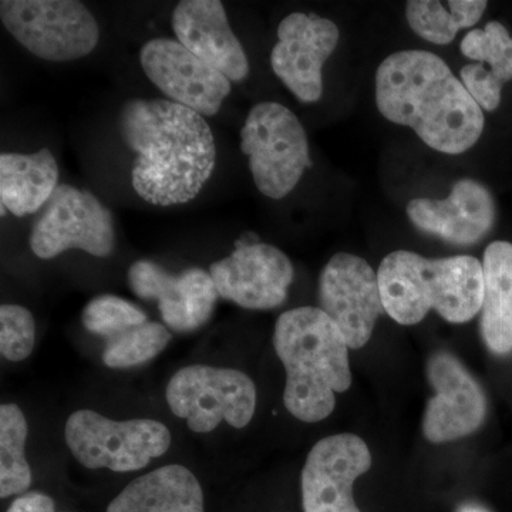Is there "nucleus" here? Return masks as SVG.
Masks as SVG:
<instances>
[{
  "mask_svg": "<svg viewBox=\"0 0 512 512\" xmlns=\"http://www.w3.org/2000/svg\"><path fill=\"white\" fill-rule=\"evenodd\" d=\"M64 439L83 467L109 468L114 473L143 470L171 446L170 430L160 421H116L87 409L67 419Z\"/></svg>",
  "mask_w": 512,
  "mask_h": 512,
  "instance_id": "obj_6",
  "label": "nucleus"
},
{
  "mask_svg": "<svg viewBox=\"0 0 512 512\" xmlns=\"http://www.w3.org/2000/svg\"><path fill=\"white\" fill-rule=\"evenodd\" d=\"M168 407L194 433H211L222 421L244 429L254 419L255 383L237 369L191 365L178 370L165 390Z\"/></svg>",
  "mask_w": 512,
  "mask_h": 512,
  "instance_id": "obj_8",
  "label": "nucleus"
},
{
  "mask_svg": "<svg viewBox=\"0 0 512 512\" xmlns=\"http://www.w3.org/2000/svg\"><path fill=\"white\" fill-rule=\"evenodd\" d=\"M84 328L93 335L111 339L134 326L148 322L138 306L114 295H100L87 303L82 315Z\"/></svg>",
  "mask_w": 512,
  "mask_h": 512,
  "instance_id": "obj_26",
  "label": "nucleus"
},
{
  "mask_svg": "<svg viewBox=\"0 0 512 512\" xmlns=\"http://www.w3.org/2000/svg\"><path fill=\"white\" fill-rule=\"evenodd\" d=\"M28 420L16 404L0 407V497L25 493L32 484V468L26 460Z\"/></svg>",
  "mask_w": 512,
  "mask_h": 512,
  "instance_id": "obj_24",
  "label": "nucleus"
},
{
  "mask_svg": "<svg viewBox=\"0 0 512 512\" xmlns=\"http://www.w3.org/2000/svg\"><path fill=\"white\" fill-rule=\"evenodd\" d=\"M384 312L403 326H413L433 309L450 323H466L481 312L483 264L470 255L424 258L394 251L377 271Z\"/></svg>",
  "mask_w": 512,
  "mask_h": 512,
  "instance_id": "obj_4",
  "label": "nucleus"
},
{
  "mask_svg": "<svg viewBox=\"0 0 512 512\" xmlns=\"http://www.w3.org/2000/svg\"><path fill=\"white\" fill-rule=\"evenodd\" d=\"M463 56L471 60L460 70V79L478 106L498 109L505 83L512 82V37L503 23L491 20L483 29H473L460 43Z\"/></svg>",
  "mask_w": 512,
  "mask_h": 512,
  "instance_id": "obj_19",
  "label": "nucleus"
},
{
  "mask_svg": "<svg viewBox=\"0 0 512 512\" xmlns=\"http://www.w3.org/2000/svg\"><path fill=\"white\" fill-rule=\"evenodd\" d=\"M119 133L136 153L131 185L147 204H187L214 174V133L204 116L188 107L167 99L128 100L120 109Z\"/></svg>",
  "mask_w": 512,
  "mask_h": 512,
  "instance_id": "obj_1",
  "label": "nucleus"
},
{
  "mask_svg": "<svg viewBox=\"0 0 512 512\" xmlns=\"http://www.w3.org/2000/svg\"><path fill=\"white\" fill-rule=\"evenodd\" d=\"M241 150L256 188L271 200L291 194L312 167L301 120L275 101H262L249 111L241 130Z\"/></svg>",
  "mask_w": 512,
  "mask_h": 512,
  "instance_id": "obj_5",
  "label": "nucleus"
},
{
  "mask_svg": "<svg viewBox=\"0 0 512 512\" xmlns=\"http://www.w3.org/2000/svg\"><path fill=\"white\" fill-rule=\"evenodd\" d=\"M372 467L365 440L343 433L319 440L306 457L301 476L303 512H362L353 484Z\"/></svg>",
  "mask_w": 512,
  "mask_h": 512,
  "instance_id": "obj_15",
  "label": "nucleus"
},
{
  "mask_svg": "<svg viewBox=\"0 0 512 512\" xmlns=\"http://www.w3.org/2000/svg\"><path fill=\"white\" fill-rule=\"evenodd\" d=\"M0 20L20 46L47 62H73L99 45V23L77 0H3Z\"/></svg>",
  "mask_w": 512,
  "mask_h": 512,
  "instance_id": "obj_7",
  "label": "nucleus"
},
{
  "mask_svg": "<svg viewBox=\"0 0 512 512\" xmlns=\"http://www.w3.org/2000/svg\"><path fill=\"white\" fill-rule=\"evenodd\" d=\"M170 330L158 322L134 326L107 340L103 362L111 369H130L150 362L171 342Z\"/></svg>",
  "mask_w": 512,
  "mask_h": 512,
  "instance_id": "obj_25",
  "label": "nucleus"
},
{
  "mask_svg": "<svg viewBox=\"0 0 512 512\" xmlns=\"http://www.w3.org/2000/svg\"><path fill=\"white\" fill-rule=\"evenodd\" d=\"M171 23L178 42L229 82L247 79V53L229 26L220 0H183L175 6Z\"/></svg>",
  "mask_w": 512,
  "mask_h": 512,
  "instance_id": "obj_18",
  "label": "nucleus"
},
{
  "mask_svg": "<svg viewBox=\"0 0 512 512\" xmlns=\"http://www.w3.org/2000/svg\"><path fill=\"white\" fill-rule=\"evenodd\" d=\"M29 244L40 259L56 258L70 249L107 258L116 247L113 215L92 192L59 184L37 215Z\"/></svg>",
  "mask_w": 512,
  "mask_h": 512,
  "instance_id": "obj_9",
  "label": "nucleus"
},
{
  "mask_svg": "<svg viewBox=\"0 0 512 512\" xmlns=\"http://www.w3.org/2000/svg\"><path fill=\"white\" fill-rule=\"evenodd\" d=\"M128 285L138 298L157 301L164 325L180 333L202 328L220 298L210 272L190 268L173 275L148 259L128 268Z\"/></svg>",
  "mask_w": 512,
  "mask_h": 512,
  "instance_id": "obj_16",
  "label": "nucleus"
},
{
  "mask_svg": "<svg viewBox=\"0 0 512 512\" xmlns=\"http://www.w3.org/2000/svg\"><path fill=\"white\" fill-rule=\"evenodd\" d=\"M106 512H205L200 481L180 464H168L136 478Z\"/></svg>",
  "mask_w": 512,
  "mask_h": 512,
  "instance_id": "obj_20",
  "label": "nucleus"
},
{
  "mask_svg": "<svg viewBox=\"0 0 512 512\" xmlns=\"http://www.w3.org/2000/svg\"><path fill=\"white\" fill-rule=\"evenodd\" d=\"M36 343V322L25 306H0V353L9 362H22L32 355Z\"/></svg>",
  "mask_w": 512,
  "mask_h": 512,
  "instance_id": "obj_27",
  "label": "nucleus"
},
{
  "mask_svg": "<svg viewBox=\"0 0 512 512\" xmlns=\"http://www.w3.org/2000/svg\"><path fill=\"white\" fill-rule=\"evenodd\" d=\"M376 104L387 120L412 128L443 154L466 153L483 134V109L447 63L426 50H402L380 63Z\"/></svg>",
  "mask_w": 512,
  "mask_h": 512,
  "instance_id": "obj_2",
  "label": "nucleus"
},
{
  "mask_svg": "<svg viewBox=\"0 0 512 512\" xmlns=\"http://www.w3.org/2000/svg\"><path fill=\"white\" fill-rule=\"evenodd\" d=\"M274 348L286 372V410L303 423L328 419L336 394L352 386L350 348L335 322L313 306L282 313Z\"/></svg>",
  "mask_w": 512,
  "mask_h": 512,
  "instance_id": "obj_3",
  "label": "nucleus"
},
{
  "mask_svg": "<svg viewBox=\"0 0 512 512\" xmlns=\"http://www.w3.org/2000/svg\"><path fill=\"white\" fill-rule=\"evenodd\" d=\"M319 303L345 336L350 349L366 346L384 311L376 272L365 259L345 252L332 256L323 268Z\"/></svg>",
  "mask_w": 512,
  "mask_h": 512,
  "instance_id": "obj_11",
  "label": "nucleus"
},
{
  "mask_svg": "<svg viewBox=\"0 0 512 512\" xmlns=\"http://www.w3.org/2000/svg\"><path fill=\"white\" fill-rule=\"evenodd\" d=\"M406 212L419 231L461 247L478 244L497 220L493 194L471 178L458 180L443 200L410 201Z\"/></svg>",
  "mask_w": 512,
  "mask_h": 512,
  "instance_id": "obj_17",
  "label": "nucleus"
},
{
  "mask_svg": "<svg viewBox=\"0 0 512 512\" xmlns=\"http://www.w3.org/2000/svg\"><path fill=\"white\" fill-rule=\"evenodd\" d=\"M480 330L494 355L512 352V244L495 241L484 251Z\"/></svg>",
  "mask_w": 512,
  "mask_h": 512,
  "instance_id": "obj_22",
  "label": "nucleus"
},
{
  "mask_svg": "<svg viewBox=\"0 0 512 512\" xmlns=\"http://www.w3.org/2000/svg\"><path fill=\"white\" fill-rule=\"evenodd\" d=\"M276 33L272 70L296 99L316 103L323 93V66L339 45L338 26L313 13H292Z\"/></svg>",
  "mask_w": 512,
  "mask_h": 512,
  "instance_id": "obj_14",
  "label": "nucleus"
},
{
  "mask_svg": "<svg viewBox=\"0 0 512 512\" xmlns=\"http://www.w3.org/2000/svg\"><path fill=\"white\" fill-rule=\"evenodd\" d=\"M427 379L436 392L423 417V434L430 443L463 439L483 426L487 417L483 387L453 353L434 352L427 360Z\"/></svg>",
  "mask_w": 512,
  "mask_h": 512,
  "instance_id": "obj_13",
  "label": "nucleus"
},
{
  "mask_svg": "<svg viewBox=\"0 0 512 512\" xmlns=\"http://www.w3.org/2000/svg\"><path fill=\"white\" fill-rule=\"evenodd\" d=\"M227 258L210 266V275L220 298L251 311L278 308L288 298L293 265L288 255L274 245L256 241L252 234L237 241Z\"/></svg>",
  "mask_w": 512,
  "mask_h": 512,
  "instance_id": "obj_10",
  "label": "nucleus"
},
{
  "mask_svg": "<svg viewBox=\"0 0 512 512\" xmlns=\"http://www.w3.org/2000/svg\"><path fill=\"white\" fill-rule=\"evenodd\" d=\"M456 512H491L488 508L477 503H464L457 508Z\"/></svg>",
  "mask_w": 512,
  "mask_h": 512,
  "instance_id": "obj_29",
  "label": "nucleus"
},
{
  "mask_svg": "<svg viewBox=\"0 0 512 512\" xmlns=\"http://www.w3.org/2000/svg\"><path fill=\"white\" fill-rule=\"evenodd\" d=\"M487 6L484 0H410L406 5V19L421 39L444 46L453 42L461 29L477 25Z\"/></svg>",
  "mask_w": 512,
  "mask_h": 512,
  "instance_id": "obj_23",
  "label": "nucleus"
},
{
  "mask_svg": "<svg viewBox=\"0 0 512 512\" xmlns=\"http://www.w3.org/2000/svg\"><path fill=\"white\" fill-rule=\"evenodd\" d=\"M140 63L165 99L212 117L221 110L232 83L178 40L158 37L140 50Z\"/></svg>",
  "mask_w": 512,
  "mask_h": 512,
  "instance_id": "obj_12",
  "label": "nucleus"
},
{
  "mask_svg": "<svg viewBox=\"0 0 512 512\" xmlns=\"http://www.w3.org/2000/svg\"><path fill=\"white\" fill-rule=\"evenodd\" d=\"M59 187V164L49 148L0 156V200L15 217L36 214Z\"/></svg>",
  "mask_w": 512,
  "mask_h": 512,
  "instance_id": "obj_21",
  "label": "nucleus"
},
{
  "mask_svg": "<svg viewBox=\"0 0 512 512\" xmlns=\"http://www.w3.org/2000/svg\"><path fill=\"white\" fill-rule=\"evenodd\" d=\"M6 512H56L55 501L49 495L32 491L16 498Z\"/></svg>",
  "mask_w": 512,
  "mask_h": 512,
  "instance_id": "obj_28",
  "label": "nucleus"
}]
</instances>
